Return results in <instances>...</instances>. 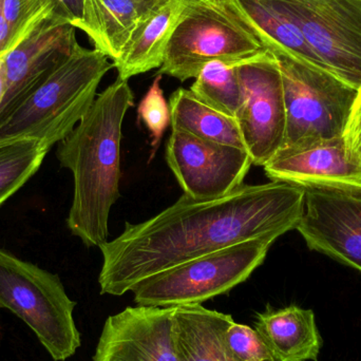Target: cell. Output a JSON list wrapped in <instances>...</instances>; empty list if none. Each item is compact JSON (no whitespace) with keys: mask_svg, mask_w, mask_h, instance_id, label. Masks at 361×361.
Masks as SVG:
<instances>
[{"mask_svg":"<svg viewBox=\"0 0 361 361\" xmlns=\"http://www.w3.org/2000/svg\"><path fill=\"white\" fill-rule=\"evenodd\" d=\"M305 189L271 180L224 197L195 200L183 193L173 205L124 231L99 247L102 295L123 296L146 278L187 261L257 238H279L296 229Z\"/></svg>","mask_w":361,"mask_h":361,"instance_id":"cell-1","label":"cell"},{"mask_svg":"<svg viewBox=\"0 0 361 361\" xmlns=\"http://www.w3.org/2000/svg\"><path fill=\"white\" fill-rule=\"evenodd\" d=\"M133 104L128 82L118 78L57 147L61 166L73 176L67 226L87 247L108 242L110 212L121 197L123 122Z\"/></svg>","mask_w":361,"mask_h":361,"instance_id":"cell-2","label":"cell"},{"mask_svg":"<svg viewBox=\"0 0 361 361\" xmlns=\"http://www.w3.org/2000/svg\"><path fill=\"white\" fill-rule=\"evenodd\" d=\"M112 68L103 53L76 44L37 87L0 116V140H36L50 150L86 116Z\"/></svg>","mask_w":361,"mask_h":361,"instance_id":"cell-3","label":"cell"},{"mask_svg":"<svg viewBox=\"0 0 361 361\" xmlns=\"http://www.w3.org/2000/svg\"><path fill=\"white\" fill-rule=\"evenodd\" d=\"M269 51L233 0H193L167 44L158 75L186 82L210 61L241 63Z\"/></svg>","mask_w":361,"mask_h":361,"instance_id":"cell-4","label":"cell"},{"mask_svg":"<svg viewBox=\"0 0 361 361\" xmlns=\"http://www.w3.org/2000/svg\"><path fill=\"white\" fill-rule=\"evenodd\" d=\"M75 307L59 276L0 248V309L18 316L54 361L67 360L82 345Z\"/></svg>","mask_w":361,"mask_h":361,"instance_id":"cell-5","label":"cell"},{"mask_svg":"<svg viewBox=\"0 0 361 361\" xmlns=\"http://www.w3.org/2000/svg\"><path fill=\"white\" fill-rule=\"evenodd\" d=\"M273 54L279 65L286 105L281 150L345 137L360 90L334 74L286 53Z\"/></svg>","mask_w":361,"mask_h":361,"instance_id":"cell-6","label":"cell"},{"mask_svg":"<svg viewBox=\"0 0 361 361\" xmlns=\"http://www.w3.org/2000/svg\"><path fill=\"white\" fill-rule=\"evenodd\" d=\"M278 238L247 240L146 278L131 290L139 307L202 305L227 294L264 262Z\"/></svg>","mask_w":361,"mask_h":361,"instance_id":"cell-7","label":"cell"},{"mask_svg":"<svg viewBox=\"0 0 361 361\" xmlns=\"http://www.w3.org/2000/svg\"><path fill=\"white\" fill-rule=\"evenodd\" d=\"M294 25L326 71L361 88V0H264Z\"/></svg>","mask_w":361,"mask_h":361,"instance_id":"cell-8","label":"cell"},{"mask_svg":"<svg viewBox=\"0 0 361 361\" xmlns=\"http://www.w3.org/2000/svg\"><path fill=\"white\" fill-rule=\"evenodd\" d=\"M241 108L237 121L244 147L252 165L264 167L283 146L286 114L281 73L275 55L240 63Z\"/></svg>","mask_w":361,"mask_h":361,"instance_id":"cell-9","label":"cell"},{"mask_svg":"<svg viewBox=\"0 0 361 361\" xmlns=\"http://www.w3.org/2000/svg\"><path fill=\"white\" fill-rule=\"evenodd\" d=\"M296 229L310 250L361 271V188L311 186Z\"/></svg>","mask_w":361,"mask_h":361,"instance_id":"cell-10","label":"cell"},{"mask_svg":"<svg viewBox=\"0 0 361 361\" xmlns=\"http://www.w3.org/2000/svg\"><path fill=\"white\" fill-rule=\"evenodd\" d=\"M166 162L184 195L195 200L224 197L243 184L252 165L244 148L214 143L171 131Z\"/></svg>","mask_w":361,"mask_h":361,"instance_id":"cell-11","label":"cell"},{"mask_svg":"<svg viewBox=\"0 0 361 361\" xmlns=\"http://www.w3.org/2000/svg\"><path fill=\"white\" fill-rule=\"evenodd\" d=\"M175 307H128L104 324L93 361H180Z\"/></svg>","mask_w":361,"mask_h":361,"instance_id":"cell-12","label":"cell"},{"mask_svg":"<svg viewBox=\"0 0 361 361\" xmlns=\"http://www.w3.org/2000/svg\"><path fill=\"white\" fill-rule=\"evenodd\" d=\"M78 44L75 27L55 17L2 56L6 90L0 104V116L37 87Z\"/></svg>","mask_w":361,"mask_h":361,"instance_id":"cell-13","label":"cell"},{"mask_svg":"<svg viewBox=\"0 0 361 361\" xmlns=\"http://www.w3.org/2000/svg\"><path fill=\"white\" fill-rule=\"evenodd\" d=\"M263 169L269 179L297 186L361 188V156L345 137L280 150Z\"/></svg>","mask_w":361,"mask_h":361,"instance_id":"cell-14","label":"cell"},{"mask_svg":"<svg viewBox=\"0 0 361 361\" xmlns=\"http://www.w3.org/2000/svg\"><path fill=\"white\" fill-rule=\"evenodd\" d=\"M192 1L163 0L139 23L120 56L114 61L118 78L128 82L133 76L162 66L167 44Z\"/></svg>","mask_w":361,"mask_h":361,"instance_id":"cell-15","label":"cell"},{"mask_svg":"<svg viewBox=\"0 0 361 361\" xmlns=\"http://www.w3.org/2000/svg\"><path fill=\"white\" fill-rule=\"evenodd\" d=\"M255 330L264 341L271 361H316L322 348L315 314L298 305L267 307L257 314Z\"/></svg>","mask_w":361,"mask_h":361,"instance_id":"cell-16","label":"cell"},{"mask_svg":"<svg viewBox=\"0 0 361 361\" xmlns=\"http://www.w3.org/2000/svg\"><path fill=\"white\" fill-rule=\"evenodd\" d=\"M163 0H84L76 29L86 33L94 50L118 59L139 23Z\"/></svg>","mask_w":361,"mask_h":361,"instance_id":"cell-17","label":"cell"},{"mask_svg":"<svg viewBox=\"0 0 361 361\" xmlns=\"http://www.w3.org/2000/svg\"><path fill=\"white\" fill-rule=\"evenodd\" d=\"M173 338L180 361H233L225 347L224 336L235 322L227 314L202 305L176 307Z\"/></svg>","mask_w":361,"mask_h":361,"instance_id":"cell-18","label":"cell"},{"mask_svg":"<svg viewBox=\"0 0 361 361\" xmlns=\"http://www.w3.org/2000/svg\"><path fill=\"white\" fill-rule=\"evenodd\" d=\"M169 104L173 130L245 149L235 118L212 109L200 101L190 89H177L171 95Z\"/></svg>","mask_w":361,"mask_h":361,"instance_id":"cell-19","label":"cell"},{"mask_svg":"<svg viewBox=\"0 0 361 361\" xmlns=\"http://www.w3.org/2000/svg\"><path fill=\"white\" fill-rule=\"evenodd\" d=\"M233 1L252 23L271 53H286L310 65L326 70L324 63L312 50L300 32L264 0Z\"/></svg>","mask_w":361,"mask_h":361,"instance_id":"cell-20","label":"cell"},{"mask_svg":"<svg viewBox=\"0 0 361 361\" xmlns=\"http://www.w3.org/2000/svg\"><path fill=\"white\" fill-rule=\"evenodd\" d=\"M239 65L221 61L206 63L191 85V92L212 109L229 118H237L243 101Z\"/></svg>","mask_w":361,"mask_h":361,"instance_id":"cell-21","label":"cell"},{"mask_svg":"<svg viewBox=\"0 0 361 361\" xmlns=\"http://www.w3.org/2000/svg\"><path fill=\"white\" fill-rule=\"evenodd\" d=\"M49 152L36 140H0V206L37 173Z\"/></svg>","mask_w":361,"mask_h":361,"instance_id":"cell-22","label":"cell"},{"mask_svg":"<svg viewBox=\"0 0 361 361\" xmlns=\"http://www.w3.org/2000/svg\"><path fill=\"white\" fill-rule=\"evenodd\" d=\"M0 4L12 34L10 51L40 25L57 17L53 0H0Z\"/></svg>","mask_w":361,"mask_h":361,"instance_id":"cell-23","label":"cell"},{"mask_svg":"<svg viewBox=\"0 0 361 361\" xmlns=\"http://www.w3.org/2000/svg\"><path fill=\"white\" fill-rule=\"evenodd\" d=\"M161 78L162 75L157 76L137 108L139 120L145 124L152 135V154L158 149L165 130L171 125V108L161 88Z\"/></svg>","mask_w":361,"mask_h":361,"instance_id":"cell-24","label":"cell"},{"mask_svg":"<svg viewBox=\"0 0 361 361\" xmlns=\"http://www.w3.org/2000/svg\"><path fill=\"white\" fill-rule=\"evenodd\" d=\"M224 341L233 361H271L264 341L250 326L233 322L225 332Z\"/></svg>","mask_w":361,"mask_h":361,"instance_id":"cell-25","label":"cell"},{"mask_svg":"<svg viewBox=\"0 0 361 361\" xmlns=\"http://www.w3.org/2000/svg\"><path fill=\"white\" fill-rule=\"evenodd\" d=\"M345 139L361 156V88L358 91L357 99L348 125Z\"/></svg>","mask_w":361,"mask_h":361,"instance_id":"cell-26","label":"cell"},{"mask_svg":"<svg viewBox=\"0 0 361 361\" xmlns=\"http://www.w3.org/2000/svg\"><path fill=\"white\" fill-rule=\"evenodd\" d=\"M57 17L71 23L76 29L82 17L84 0H53Z\"/></svg>","mask_w":361,"mask_h":361,"instance_id":"cell-27","label":"cell"},{"mask_svg":"<svg viewBox=\"0 0 361 361\" xmlns=\"http://www.w3.org/2000/svg\"><path fill=\"white\" fill-rule=\"evenodd\" d=\"M12 34H11L10 25L2 12L1 4H0V56H4L10 51Z\"/></svg>","mask_w":361,"mask_h":361,"instance_id":"cell-28","label":"cell"},{"mask_svg":"<svg viewBox=\"0 0 361 361\" xmlns=\"http://www.w3.org/2000/svg\"><path fill=\"white\" fill-rule=\"evenodd\" d=\"M6 71H4V59L0 56V104H1L4 94H6Z\"/></svg>","mask_w":361,"mask_h":361,"instance_id":"cell-29","label":"cell"}]
</instances>
